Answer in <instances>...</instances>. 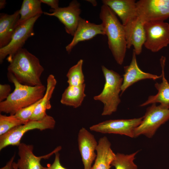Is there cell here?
Returning a JSON list of instances; mask_svg holds the SVG:
<instances>
[{
  "label": "cell",
  "instance_id": "cell-26",
  "mask_svg": "<svg viewBox=\"0 0 169 169\" xmlns=\"http://www.w3.org/2000/svg\"><path fill=\"white\" fill-rule=\"evenodd\" d=\"M27 122L22 120L15 115H7L0 114V136L13 128Z\"/></svg>",
  "mask_w": 169,
  "mask_h": 169
},
{
  "label": "cell",
  "instance_id": "cell-11",
  "mask_svg": "<svg viewBox=\"0 0 169 169\" xmlns=\"http://www.w3.org/2000/svg\"><path fill=\"white\" fill-rule=\"evenodd\" d=\"M50 11L51 13L44 12V14L57 18L64 26L66 33L73 36L80 18V3L76 0H73L67 7L51 9Z\"/></svg>",
  "mask_w": 169,
  "mask_h": 169
},
{
  "label": "cell",
  "instance_id": "cell-6",
  "mask_svg": "<svg viewBox=\"0 0 169 169\" xmlns=\"http://www.w3.org/2000/svg\"><path fill=\"white\" fill-rule=\"evenodd\" d=\"M153 103L146 109L141 123L135 130L134 137L141 135L152 137L160 126L169 120V109Z\"/></svg>",
  "mask_w": 169,
  "mask_h": 169
},
{
  "label": "cell",
  "instance_id": "cell-28",
  "mask_svg": "<svg viewBox=\"0 0 169 169\" xmlns=\"http://www.w3.org/2000/svg\"><path fill=\"white\" fill-rule=\"evenodd\" d=\"M55 155L53 163L52 164H47L46 166H43L42 169H67L64 167L60 163L59 152L55 153Z\"/></svg>",
  "mask_w": 169,
  "mask_h": 169
},
{
  "label": "cell",
  "instance_id": "cell-8",
  "mask_svg": "<svg viewBox=\"0 0 169 169\" xmlns=\"http://www.w3.org/2000/svg\"><path fill=\"white\" fill-rule=\"evenodd\" d=\"M145 40L144 46L156 52L169 44V23L164 21H151L144 24Z\"/></svg>",
  "mask_w": 169,
  "mask_h": 169
},
{
  "label": "cell",
  "instance_id": "cell-22",
  "mask_svg": "<svg viewBox=\"0 0 169 169\" xmlns=\"http://www.w3.org/2000/svg\"><path fill=\"white\" fill-rule=\"evenodd\" d=\"M85 88V83L78 86L69 85L62 94L61 103L74 108L79 107L86 96Z\"/></svg>",
  "mask_w": 169,
  "mask_h": 169
},
{
  "label": "cell",
  "instance_id": "cell-31",
  "mask_svg": "<svg viewBox=\"0 0 169 169\" xmlns=\"http://www.w3.org/2000/svg\"><path fill=\"white\" fill-rule=\"evenodd\" d=\"M15 158V155L11 157L9 161L7 162L6 165L0 169H14L13 163Z\"/></svg>",
  "mask_w": 169,
  "mask_h": 169
},
{
  "label": "cell",
  "instance_id": "cell-3",
  "mask_svg": "<svg viewBox=\"0 0 169 169\" xmlns=\"http://www.w3.org/2000/svg\"><path fill=\"white\" fill-rule=\"evenodd\" d=\"M7 76L15 89L6 100L0 102V112L14 115L20 109L38 101L44 96L46 87L43 84L34 86L25 85L19 83L9 73Z\"/></svg>",
  "mask_w": 169,
  "mask_h": 169
},
{
  "label": "cell",
  "instance_id": "cell-29",
  "mask_svg": "<svg viewBox=\"0 0 169 169\" xmlns=\"http://www.w3.org/2000/svg\"><path fill=\"white\" fill-rule=\"evenodd\" d=\"M11 87L8 84H0V102L6 100L11 94Z\"/></svg>",
  "mask_w": 169,
  "mask_h": 169
},
{
  "label": "cell",
  "instance_id": "cell-33",
  "mask_svg": "<svg viewBox=\"0 0 169 169\" xmlns=\"http://www.w3.org/2000/svg\"><path fill=\"white\" fill-rule=\"evenodd\" d=\"M87 1L90 2L94 6H95L97 5V2L95 0H87Z\"/></svg>",
  "mask_w": 169,
  "mask_h": 169
},
{
  "label": "cell",
  "instance_id": "cell-15",
  "mask_svg": "<svg viewBox=\"0 0 169 169\" xmlns=\"http://www.w3.org/2000/svg\"><path fill=\"white\" fill-rule=\"evenodd\" d=\"M144 23L137 16L123 25L125 30L127 49L133 46L136 55L142 52L145 40Z\"/></svg>",
  "mask_w": 169,
  "mask_h": 169
},
{
  "label": "cell",
  "instance_id": "cell-23",
  "mask_svg": "<svg viewBox=\"0 0 169 169\" xmlns=\"http://www.w3.org/2000/svg\"><path fill=\"white\" fill-rule=\"evenodd\" d=\"M41 3L40 0H23L19 10L20 17L16 27L32 18L44 13Z\"/></svg>",
  "mask_w": 169,
  "mask_h": 169
},
{
  "label": "cell",
  "instance_id": "cell-7",
  "mask_svg": "<svg viewBox=\"0 0 169 169\" xmlns=\"http://www.w3.org/2000/svg\"><path fill=\"white\" fill-rule=\"evenodd\" d=\"M41 15L32 18L15 28L9 43L6 46L0 48V63L1 64L5 59L11 57L22 47L27 40L34 35V24Z\"/></svg>",
  "mask_w": 169,
  "mask_h": 169
},
{
  "label": "cell",
  "instance_id": "cell-34",
  "mask_svg": "<svg viewBox=\"0 0 169 169\" xmlns=\"http://www.w3.org/2000/svg\"><path fill=\"white\" fill-rule=\"evenodd\" d=\"M13 167L14 169H18L17 166L16 165V162H14L13 163Z\"/></svg>",
  "mask_w": 169,
  "mask_h": 169
},
{
  "label": "cell",
  "instance_id": "cell-27",
  "mask_svg": "<svg viewBox=\"0 0 169 169\" xmlns=\"http://www.w3.org/2000/svg\"><path fill=\"white\" fill-rule=\"evenodd\" d=\"M41 100L31 105L20 109L14 115L22 120L27 122L29 120Z\"/></svg>",
  "mask_w": 169,
  "mask_h": 169
},
{
  "label": "cell",
  "instance_id": "cell-9",
  "mask_svg": "<svg viewBox=\"0 0 169 169\" xmlns=\"http://www.w3.org/2000/svg\"><path fill=\"white\" fill-rule=\"evenodd\" d=\"M136 7L137 16L144 23L169 18V0H140Z\"/></svg>",
  "mask_w": 169,
  "mask_h": 169
},
{
  "label": "cell",
  "instance_id": "cell-16",
  "mask_svg": "<svg viewBox=\"0 0 169 169\" xmlns=\"http://www.w3.org/2000/svg\"><path fill=\"white\" fill-rule=\"evenodd\" d=\"M136 56V54L133 51L130 64L124 67V74L123 75L121 95L128 87L140 80L146 79L155 80L162 77L161 75H157L142 71L138 66Z\"/></svg>",
  "mask_w": 169,
  "mask_h": 169
},
{
  "label": "cell",
  "instance_id": "cell-10",
  "mask_svg": "<svg viewBox=\"0 0 169 169\" xmlns=\"http://www.w3.org/2000/svg\"><path fill=\"white\" fill-rule=\"evenodd\" d=\"M143 118L106 120L91 126L90 129L101 133L118 134L133 138L134 131Z\"/></svg>",
  "mask_w": 169,
  "mask_h": 169
},
{
  "label": "cell",
  "instance_id": "cell-4",
  "mask_svg": "<svg viewBox=\"0 0 169 169\" xmlns=\"http://www.w3.org/2000/svg\"><path fill=\"white\" fill-rule=\"evenodd\" d=\"M101 69L105 78V84L101 93L94 96L93 98L104 104L101 115H110L116 111L121 102L119 94L121 92L123 78L117 73L104 66H102Z\"/></svg>",
  "mask_w": 169,
  "mask_h": 169
},
{
  "label": "cell",
  "instance_id": "cell-18",
  "mask_svg": "<svg viewBox=\"0 0 169 169\" xmlns=\"http://www.w3.org/2000/svg\"><path fill=\"white\" fill-rule=\"evenodd\" d=\"M166 60V57L163 56H162L160 59L162 81L160 83H156L155 84L157 93L155 95L149 96L145 102L140 105V106L158 103L162 107L169 109V83L165 77L164 73Z\"/></svg>",
  "mask_w": 169,
  "mask_h": 169
},
{
  "label": "cell",
  "instance_id": "cell-30",
  "mask_svg": "<svg viewBox=\"0 0 169 169\" xmlns=\"http://www.w3.org/2000/svg\"><path fill=\"white\" fill-rule=\"evenodd\" d=\"M41 3L47 4L51 9L55 10L59 8V1L58 0H40Z\"/></svg>",
  "mask_w": 169,
  "mask_h": 169
},
{
  "label": "cell",
  "instance_id": "cell-17",
  "mask_svg": "<svg viewBox=\"0 0 169 169\" xmlns=\"http://www.w3.org/2000/svg\"><path fill=\"white\" fill-rule=\"evenodd\" d=\"M102 2L119 17L123 25L138 16L134 0H103Z\"/></svg>",
  "mask_w": 169,
  "mask_h": 169
},
{
  "label": "cell",
  "instance_id": "cell-20",
  "mask_svg": "<svg viewBox=\"0 0 169 169\" xmlns=\"http://www.w3.org/2000/svg\"><path fill=\"white\" fill-rule=\"evenodd\" d=\"M20 17L19 10L11 14H0V48L10 42L13 31Z\"/></svg>",
  "mask_w": 169,
  "mask_h": 169
},
{
  "label": "cell",
  "instance_id": "cell-32",
  "mask_svg": "<svg viewBox=\"0 0 169 169\" xmlns=\"http://www.w3.org/2000/svg\"><path fill=\"white\" fill-rule=\"evenodd\" d=\"M6 4V1L5 0H0V9L4 8Z\"/></svg>",
  "mask_w": 169,
  "mask_h": 169
},
{
  "label": "cell",
  "instance_id": "cell-1",
  "mask_svg": "<svg viewBox=\"0 0 169 169\" xmlns=\"http://www.w3.org/2000/svg\"><path fill=\"white\" fill-rule=\"evenodd\" d=\"M7 60L9 63L8 72L19 83L32 86L43 85L40 78L44 68L39 59L27 49H20Z\"/></svg>",
  "mask_w": 169,
  "mask_h": 169
},
{
  "label": "cell",
  "instance_id": "cell-19",
  "mask_svg": "<svg viewBox=\"0 0 169 169\" xmlns=\"http://www.w3.org/2000/svg\"><path fill=\"white\" fill-rule=\"evenodd\" d=\"M111 146V143L106 136L100 139L96 150V157L91 169H110L111 163L115 155Z\"/></svg>",
  "mask_w": 169,
  "mask_h": 169
},
{
  "label": "cell",
  "instance_id": "cell-5",
  "mask_svg": "<svg viewBox=\"0 0 169 169\" xmlns=\"http://www.w3.org/2000/svg\"><path fill=\"white\" fill-rule=\"evenodd\" d=\"M55 124L54 118L48 115L41 120H29L26 123L16 126L0 136V150L9 146H18L21 143V140L23 135L29 131L53 129Z\"/></svg>",
  "mask_w": 169,
  "mask_h": 169
},
{
  "label": "cell",
  "instance_id": "cell-13",
  "mask_svg": "<svg viewBox=\"0 0 169 169\" xmlns=\"http://www.w3.org/2000/svg\"><path fill=\"white\" fill-rule=\"evenodd\" d=\"M78 141L84 169H91L96 157L98 142L93 135L84 127H82L79 131Z\"/></svg>",
  "mask_w": 169,
  "mask_h": 169
},
{
  "label": "cell",
  "instance_id": "cell-25",
  "mask_svg": "<svg viewBox=\"0 0 169 169\" xmlns=\"http://www.w3.org/2000/svg\"><path fill=\"white\" fill-rule=\"evenodd\" d=\"M83 60L80 59L71 67L66 74L69 85L78 86L84 84V77L82 70Z\"/></svg>",
  "mask_w": 169,
  "mask_h": 169
},
{
  "label": "cell",
  "instance_id": "cell-12",
  "mask_svg": "<svg viewBox=\"0 0 169 169\" xmlns=\"http://www.w3.org/2000/svg\"><path fill=\"white\" fill-rule=\"evenodd\" d=\"M33 146L32 145L21 143L18 146L19 158L16 163L18 169H42L41 164L42 159H47L62 148L60 146L56 147L51 152L45 155L36 156L33 153Z\"/></svg>",
  "mask_w": 169,
  "mask_h": 169
},
{
  "label": "cell",
  "instance_id": "cell-14",
  "mask_svg": "<svg viewBox=\"0 0 169 169\" xmlns=\"http://www.w3.org/2000/svg\"><path fill=\"white\" fill-rule=\"evenodd\" d=\"M98 34L105 35L102 23H91L80 17L72 40L65 47L66 51L70 53L79 42L91 39Z\"/></svg>",
  "mask_w": 169,
  "mask_h": 169
},
{
  "label": "cell",
  "instance_id": "cell-24",
  "mask_svg": "<svg viewBox=\"0 0 169 169\" xmlns=\"http://www.w3.org/2000/svg\"><path fill=\"white\" fill-rule=\"evenodd\" d=\"M139 151L129 155L117 153L111 163V166H114L115 169H138L134 161Z\"/></svg>",
  "mask_w": 169,
  "mask_h": 169
},
{
  "label": "cell",
  "instance_id": "cell-2",
  "mask_svg": "<svg viewBox=\"0 0 169 169\" xmlns=\"http://www.w3.org/2000/svg\"><path fill=\"white\" fill-rule=\"evenodd\" d=\"M99 17L108 38L109 48L117 63L121 65L127 49L124 26L114 12L105 4L101 7Z\"/></svg>",
  "mask_w": 169,
  "mask_h": 169
},
{
  "label": "cell",
  "instance_id": "cell-21",
  "mask_svg": "<svg viewBox=\"0 0 169 169\" xmlns=\"http://www.w3.org/2000/svg\"><path fill=\"white\" fill-rule=\"evenodd\" d=\"M57 84L54 76L49 75L47 79L46 90L44 96L36 106L29 120H39L44 118L47 115L46 111L51 109L50 100Z\"/></svg>",
  "mask_w": 169,
  "mask_h": 169
}]
</instances>
